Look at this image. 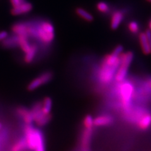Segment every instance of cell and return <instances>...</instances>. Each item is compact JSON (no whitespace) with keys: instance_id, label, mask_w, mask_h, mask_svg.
Returning <instances> with one entry per match:
<instances>
[{"instance_id":"23","label":"cell","mask_w":151,"mask_h":151,"mask_svg":"<svg viewBox=\"0 0 151 151\" xmlns=\"http://www.w3.org/2000/svg\"><path fill=\"white\" fill-rule=\"evenodd\" d=\"M123 51H124V47H123L122 45H117L115 47V48L114 49V50H113L112 52L114 53L116 55H120V54L123 52Z\"/></svg>"},{"instance_id":"22","label":"cell","mask_w":151,"mask_h":151,"mask_svg":"<svg viewBox=\"0 0 151 151\" xmlns=\"http://www.w3.org/2000/svg\"><path fill=\"white\" fill-rule=\"evenodd\" d=\"M128 28L129 30L134 34H137L139 32V25L138 23L135 21H131L129 23Z\"/></svg>"},{"instance_id":"2","label":"cell","mask_w":151,"mask_h":151,"mask_svg":"<svg viewBox=\"0 0 151 151\" xmlns=\"http://www.w3.org/2000/svg\"><path fill=\"white\" fill-rule=\"evenodd\" d=\"M36 28L37 39L44 44H50L55 39V30L52 23L50 22L42 21Z\"/></svg>"},{"instance_id":"26","label":"cell","mask_w":151,"mask_h":151,"mask_svg":"<svg viewBox=\"0 0 151 151\" xmlns=\"http://www.w3.org/2000/svg\"><path fill=\"white\" fill-rule=\"evenodd\" d=\"M145 33L146 34V36H147V39H148L149 43L150 49H151V31L149 29H148L147 30H145Z\"/></svg>"},{"instance_id":"24","label":"cell","mask_w":151,"mask_h":151,"mask_svg":"<svg viewBox=\"0 0 151 151\" xmlns=\"http://www.w3.org/2000/svg\"><path fill=\"white\" fill-rule=\"evenodd\" d=\"M26 1L25 0H10V3L13 7H16L20 4L25 3Z\"/></svg>"},{"instance_id":"14","label":"cell","mask_w":151,"mask_h":151,"mask_svg":"<svg viewBox=\"0 0 151 151\" xmlns=\"http://www.w3.org/2000/svg\"><path fill=\"white\" fill-rule=\"evenodd\" d=\"M36 139L35 144V150L34 151H46L45 144V139L43 133L42 131L36 128Z\"/></svg>"},{"instance_id":"3","label":"cell","mask_w":151,"mask_h":151,"mask_svg":"<svg viewBox=\"0 0 151 151\" xmlns=\"http://www.w3.org/2000/svg\"><path fill=\"white\" fill-rule=\"evenodd\" d=\"M134 58V54L132 51L122 52L120 55V64L115 75L114 79L117 82L122 83L125 81L128 74L129 68Z\"/></svg>"},{"instance_id":"21","label":"cell","mask_w":151,"mask_h":151,"mask_svg":"<svg viewBox=\"0 0 151 151\" xmlns=\"http://www.w3.org/2000/svg\"><path fill=\"white\" fill-rule=\"evenodd\" d=\"M96 9L99 12L101 13H106L110 11V6L106 3L100 1L96 4Z\"/></svg>"},{"instance_id":"15","label":"cell","mask_w":151,"mask_h":151,"mask_svg":"<svg viewBox=\"0 0 151 151\" xmlns=\"http://www.w3.org/2000/svg\"><path fill=\"white\" fill-rule=\"evenodd\" d=\"M139 44L141 47L142 51L145 55L151 54V49L145 32H142L139 35Z\"/></svg>"},{"instance_id":"10","label":"cell","mask_w":151,"mask_h":151,"mask_svg":"<svg viewBox=\"0 0 151 151\" xmlns=\"http://www.w3.org/2000/svg\"><path fill=\"white\" fill-rule=\"evenodd\" d=\"M137 127L142 130L145 131L151 127V113L145 111L140 117V119L136 124Z\"/></svg>"},{"instance_id":"9","label":"cell","mask_w":151,"mask_h":151,"mask_svg":"<svg viewBox=\"0 0 151 151\" xmlns=\"http://www.w3.org/2000/svg\"><path fill=\"white\" fill-rule=\"evenodd\" d=\"M32 4L29 2L25 1L16 7H13L11 10V13L14 16L22 15L30 13L32 10Z\"/></svg>"},{"instance_id":"6","label":"cell","mask_w":151,"mask_h":151,"mask_svg":"<svg viewBox=\"0 0 151 151\" xmlns=\"http://www.w3.org/2000/svg\"><path fill=\"white\" fill-rule=\"evenodd\" d=\"M53 78V73L51 71H46L42 73L39 76L35 78L27 86V90L29 91H34L35 89L39 88L50 82Z\"/></svg>"},{"instance_id":"1","label":"cell","mask_w":151,"mask_h":151,"mask_svg":"<svg viewBox=\"0 0 151 151\" xmlns=\"http://www.w3.org/2000/svg\"><path fill=\"white\" fill-rule=\"evenodd\" d=\"M120 64V55L111 52L103 59L100 69L98 73V78L101 83L108 84L115 78L116 70Z\"/></svg>"},{"instance_id":"25","label":"cell","mask_w":151,"mask_h":151,"mask_svg":"<svg viewBox=\"0 0 151 151\" xmlns=\"http://www.w3.org/2000/svg\"><path fill=\"white\" fill-rule=\"evenodd\" d=\"M8 37V34L6 31L0 32V42L5 40L6 38Z\"/></svg>"},{"instance_id":"17","label":"cell","mask_w":151,"mask_h":151,"mask_svg":"<svg viewBox=\"0 0 151 151\" xmlns=\"http://www.w3.org/2000/svg\"><path fill=\"white\" fill-rule=\"evenodd\" d=\"M52 107V100L50 97H45L42 101V111L46 115H51L50 112Z\"/></svg>"},{"instance_id":"16","label":"cell","mask_w":151,"mask_h":151,"mask_svg":"<svg viewBox=\"0 0 151 151\" xmlns=\"http://www.w3.org/2000/svg\"><path fill=\"white\" fill-rule=\"evenodd\" d=\"M39 51V47L36 44H32L30 50L24 54L23 60L26 64H30L34 60L35 56Z\"/></svg>"},{"instance_id":"28","label":"cell","mask_w":151,"mask_h":151,"mask_svg":"<svg viewBox=\"0 0 151 151\" xmlns=\"http://www.w3.org/2000/svg\"><path fill=\"white\" fill-rule=\"evenodd\" d=\"M148 26H149V29L151 31V19L149 20V23H148Z\"/></svg>"},{"instance_id":"30","label":"cell","mask_w":151,"mask_h":151,"mask_svg":"<svg viewBox=\"0 0 151 151\" xmlns=\"http://www.w3.org/2000/svg\"><path fill=\"white\" fill-rule=\"evenodd\" d=\"M1 127H2V125H1V123H0V129H1Z\"/></svg>"},{"instance_id":"31","label":"cell","mask_w":151,"mask_h":151,"mask_svg":"<svg viewBox=\"0 0 151 151\" xmlns=\"http://www.w3.org/2000/svg\"><path fill=\"white\" fill-rule=\"evenodd\" d=\"M81 151H90V150H81Z\"/></svg>"},{"instance_id":"18","label":"cell","mask_w":151,"mask_h":151,"mask_svg":"<svg viewBox=\"0 0 151 151\" xmlns=\"http://www.w3.org/2000/svg\"><path fill=\"white\" fill-rule=\"evenodd\" d=\"M76 13L77 15L84 20L88 22H91L94 20V17L91 15V13H89L86 9L82 8H77L76 9Z\"/></svg>"},{"instance_id":"20","label":"cell","mask_w":151,"mask_h":151,"mask_svg":"<svg viewBox=\"0 0 151 151\" xmlns=\"http://www.w3.org/2000/svg\"><path fill=\"white\" fill-rule=\"evenodd\" d=\"M83 126L85 129H93V127H94V119L91 115L85 116L83 119Z\"/></svg>"},{"instance_id":"29","label":"cell","mask_w":151,"mask_h":151,"mask_svg":"<svg viewBox=\"0 0 151 151\" xmlns=\"http://www.w3.org/2000/svg\"><path fill=\"white\" fill-rule=\"evenodd\" d=\"M145 1L149 2V3H151V0H145Z\"/></svg>"},{"instance_id":"19","label":"cell","mask_w":151,"mask_h":151,"mask_svg":"<svg viewBox=\"0 0 151 151\" xmlns=\"http://www.w3.org/2000/svg\"><path fill=\"white\" fill-rule=\"evenodd\" d=\"M27 149V145L25 137L20 138L14 144L11 149L12 151H25Z\"/></svg>"},{"instance_id":"13","label":"cell","mask_w":151,"mask_h":151,"mask_svg":"<svg viewBox=\"0 0 151 151\" xmlns=\"http://www.w3.org/2000/svg\"><path fill=\"white\" fill-rule=\"evenodd\" d=\"M124 15L122 12L116 10L113 12L110 21V28L113 30H116L119 27L121 23L124 20Z\"/></svg>"},{"instance_id":"12","label":"cell","mask_w":151,"mask_h":151,"mask_svg":"<svg viewBox=\"0 0 151 151\" xmlns=\"http://www.w3.org/2000/svg\"><path fill=\"white\" fill-rule=\"evenodd\" d=\"M114 119L110 115H101L94 119V127H105L112 124Z\"/></svg>"},{"instance_id":"8","label":"cell","mask_w":151,"mask_h":151,"mask_svg":"<svg viewBox=\"0 0 151 151\" xmlns=\"http://www.w3.org/2000/svg\"><path fill=\"white\" fill-rule=\"evenodd\" d=\"M17 113L23 121L25 122V125H31L34 122V117L31 110L28 109L24 106H20L17 108Z\"/></svg>"},{"instance_id":"4","label":"cell","mask_w":151,"mask_h":151,"mask_svg":"<svg viewBox=\"0 0 151 151\" xmlns=\"http://www.w3.org/2000/svg\"><path fill=\"white\" fill-rule=\"evenodd\" d=\"M134 93V88L131 83L125 82L122 84L119 88V94L121 105L124 108L125 113L131 109L132 101Z\"/></svg>"},{"instance_id":"11","label":"cell","mask_w":151,"mask_h":151,"mask_svg":"<svg viewBox=\"0 0 151 151\" xmlns=\"http://www.w3.org/2000/svg\"><path fill=\"white\" fill-rule=\"evenodd\" d=\"M93 129H84L81 139V150H89Z\"/></svg>"},{"instance_id":"27","label":"cell","mask_w":151,"mask_h":151,"mask_svg":"<svg viewBox=\"0 0 151 151\" xmlns=\"http://www.w3.org/2000/svg\"><path fill=\"white\" fill-rule=\"evenodd\" d=\"M147 87L151 90V79L148 80V81H147Z\"/></svg>"},{"instance_id":"7","label":"cell","mask_w":151,"mask_h":151,"mask_svg":"<svg viewBox=\"0 0 151 151\" xmlns=\"http://www.w3.org/2000/svg\"><path fill=\"white\" fill-rule=\"evenodd\" d=\"M36 128L31 125H25L24 128V137L26 140L27 149L31 151H34L36 139Z\"/></svg>"},{"instance_id":"5","label":"cell","mask_w":151,"mask_h":151,"mask_svg":"<svg viewBox=\"0 0 151 151\" xmlns=\"http://www.w3.org/2000/svg\"><path fill=\"white\" fill-rule=\"evenodd\" d=\"M34 122L38 127H44L50 122L52 119V115H46L42 111V101L36 102L31 109Z\"/></svg>"}]
</instances>
